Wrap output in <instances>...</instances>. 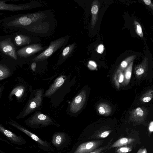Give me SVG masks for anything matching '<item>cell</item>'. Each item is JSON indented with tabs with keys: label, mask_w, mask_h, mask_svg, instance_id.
<instances>
[{
	"label": "cell",
	"mask_w": 153,
	"mask_h": 153,
	"mask_svg": "<svg viewBox=\"0 0 153 153\" xmlns=\"http://www.w3.org/2000/svg\"><path fill=\"white\" fill-rule=\"evenodd\" d=\"M44 94V90L42 88L33 90L23 109L16 118H23L34 111L41 108Z\"/></svg>",
	"instance_id": "cell-1"
},
{
	"label": "cell",
	"mask_w": 153,
	"mask_h": 153,
	"mask_svg": "<svg viewBox=\"0 0 153 153\" xmlns=\"http://www.w3.org/2000/svg\"><path fill=\"white\" fill-rule=\"evenodd\" d=\"M24 122L29 127L32 128L40 129L51 125L59 126L49 116L39 111H36L33 115Z\"/></svg>",
	"instance_id": "cell-2"
},
{
	"label": "cell",
	"mask_w": 153,
	"mask_h": 153,
	"mask_svg": "<svg viewBox=\"0 0 153 153\" xmlns=\"http://www.w3.org/2000/svg\"><path fill=\"white\" fill-rule=\"evenodd\" d=\"M7 122L9 124L24 133L35 141L39 148L42 150L46 152L54 151L55 149L52 146L51 143L42 139L12 119H10L9 121Z\"/></svg>",
	"instance_id": "cell-3"
},
{
	"label": "cell",
	"mask_w": 153,
	"mask_h": 153,
	"mask_svg": "<svg viewBox=\"0 0 153 153\" xmlns=\"http://www.w3.org/2000/svg\"><path fill=\"white\" fill-rule=\"evenodd\" d=\"M65 40L63 38H60L52 42L48 48L33 59L32 60L34 61H41L48 58L62 45Z\"/></svg>",
	"instance_id": "cell-4"
},
{
	"label": "cell",
	"mask_w": 153,
	"mask_h": 153,
	"mask_svg": "<svg viewBox=\"0 0 153 153\" xmlns=\"http://www.w3.org/2000/svg\"><path fill=\"white\" fill-rule=\"evenodd\" d=\"M43 17V14L42 13L38 12L27 14L11 22L10 24L26 26L35 22Z\"/></svg>",
	"instance_id": "cell-5"
},
{
	"label": "cell",
	"mask_w": 153,
	"mask_h": 153,
	"mask_svg": "<svg viewBox=\"0 0 153 153\" xmlns=\"http://www.w3.org/2000/svg\"><path fill=\"white\" fill-rule=\"evenodd\" d=\"M0 132L8 140L14 144L22 145L26 143V140L23 137L17 135L5 128L1 124H0Z\"/></svg>",
	"instance_id": "cell-6"
},
{
	"label": "cell",
	"mask_w": 153,
	"mask_h": 153,
	"mask_svg": "<svg viewBox=\"0 0 153 153\" xmlns=\"http://www.w3.org/2000/svg\"><path fill=\"white\" fill-rule=\"evenodd\" d=\"M67 134L62 132H57L51 137V143L54 148L57 150L62 149L67 140Z\"/></svg>",
	"instance_id": "cell-7"
},
{
	"label": "cell",
	"mask_w": 153,
	"mask_h": 153,
	"mask_svg": "<svg viewBox=\"0 0 153 153\" xmlns=\"http://www.w3.org/2000/svg\"><path fill=\"white\" fill-rule=\"evenodd\" d=\"M103 142L98 140L83 143L77 147L74 153H88L98 148Z\"/></svg>",
	"instance_id": "cell-8"
},
{
	"label": "cell",
	"mask_w": 153,
	"mask_h": 153,
	"mask_svg": "<svg viewBox=\"0 0 153 153\" xmlns=\"http://www.w3.org/2000/svg\"><path fill=\"white\" fill-rule=\"evenodd\" d=\"M0 48L3 53L15 60L17 59L15 47L10 38L1 41Z\"/></svg>",
	"instance_id": "cell-9"
},
{
	"label": "cell",
	"mask_w": 153,
	"mask_h": 153,
	"mask_svg": "<svg viewBox=\"0 0 153 153\" xmlns=\"http://www.w3.org/2000/svg\"><path fill=\"white\" fill-rule=\"evenodd\" d=\"M65 80V77L64 76L57 78L46 91L43 97H47L51 99L63 84Z\"/></svg>",
	"instance_id": "cell-10"
},
{
	"label": "cell",
	"mask_w": 153,
	"mask_h": 153,
	"mask_svg": "<svg viewBox=\"0 0 153 153\" xmlns=\"http://www.w3.org/2000/svg\"><path fill=\"white\" fill-rule=\"evenodd\" d=\"M43 49L39 44H33L23 48L17 52V55L21 57H26L31 56Z\"/></svg>",
	"instance_id": "cell-11"
},
{
	"label": "cell",
	"mask_w": 153,
	"mask_h": 153,
	"mask_svg": "<svg viewBox=\"0 0 153 153\" xmlns=\"http://www.w3.org/2000/svg\"><path fill=\"white\" fill-rule=\"evenodd\" d=\"M86 97V91H82L71 102L70 106V111L73 113L79 111L83 107L85 102Z\"/></svg>",
	"instance_id": "cell-12"
},
{
	"label": "cell",
	"mask_w": 153,
	"mask_h": 153,
	"mask_svg": "<svg viewBox=\"0 0 153 153\" xmlns=\"http://www.w3.org/2000/svg\"><path fill=\"white\" fill-rule=\"evenodd\" d=\"M30 6L27 5H15L12 4H6L1 1H0V10L15 11L27 9Z\"/></svg>",
	"instance_id": "cell-13"
},
{
	"label": "cell",
	"mask_w": 153,
	"mask_h": 153,
	"mask_svg": "<svg viewBox=\"0 0 153 153\" xmlns=\"http://www.w3.org/2000/svg\"><path fill=\"white\" fill-rule=\"evenodd\" d=\"M135 140L134 138L123 137L121 138L111 144L106 151L114 148H118L121 146L130 145Z\"/></svg>",
	"instance_id": "cell-14"
},
{
	"label": "cell",
	"mask_w": 153,
	"mask_h": 153,
	"mask_svg": "<svg viewBox=\"0 0 153 153\" xmlns=\"http://www.w3.org/2000/svg\"><path fill=\"white\" fill-rule=\"evenodd\" d=\"M25 91V88L23 85H18L14 88L11 91L9 96V100H12V97L14 95L17 100L22 98L24 95Z\"/></svg>",
	"instance_id": "cell-15"
},
{
	"label": "cell",
	"mask_w": 153,
	"mask_h": 153,
	"mask_svg": "<svg viewBox=\"0 0 153 153\" xmlns=\"http://www.w3.org/2000/svg\"><path fill=\"white\" fill-rule=\"evenodd\" d=\"M15 41L16 45L20 46L29 44L31 41L30 38L29 36L23 35H19L15 37Z\"/></svg>",
	"instance_id": "cell-16"
},
{
	"label": "cell",
	"mask_w": 153,
	"mask_h": 153,
	"mask_svg": "<svg viewBox=\"0 0 153 153\" xmlns=\"http://www.w3.org/2000/svg\"><path fill=\"white\" fill-rule=\"evenodd\" d=\"M99 112L102 115H109L111 113V109L110 106L105 103H102L98 107Z\"/></svg>",
	"instance_id": "cell-17"
},
{
	"label": "cell",
	"mask_w": 153,
	"mask_h": 153,
	"mask_svg": "<svg viewBox=\"0 0 153 153\" xmlns=\"http://www.w3.org/2000/svg\"><path fill=\"white\" fill-rule=\"evenodd\" d=\"M10 75L9 69L6 66L0 65V80L1 81L8 77Z\"/></svg>",
	"instance_id": "cell-18"
},
{
	"label": "cell",
	"mask_w": 153,
	"mask_h": 153,
	"mask_svg": "<svg viewBox=\"0 0 153 153\" xmlns=\"http://www.w3.org/2000/svg\"><path fill=\"white\" fill-rule=\"evenodd\" d=\"M129 145L117 148L116 150V152L117 153H127L131 152L132 150V147Z\"/></svg>",
	"instance_id": "cell-19"
},
{
	"label": "cell",
	"mask_w": 153,
	"mask_h": 153,
	"mask_svg": "<svg viewBox=\"0 0 153 153\" xmlns=\"http://www.w3.org/2000/svg\"><path fill=\"white\" fill-rule=\"evenodd\" d=\"M113 139H111L105 146L101 147L88 153H105L109 146L111 144Z\"/></svg>",
	"instance_id": "cell-20"
},
{
	"label": "cell",
	"mask_w": 153,
	"mask_h": 153,
	"mask_svg": "<svg viewBox=\"0 0 153 153\" xmlns=\"http://www.w3.org/2000/svg\"><path fill=\"white\" fill-rule=\"evenodd\" d=\"M134 24L136 27V30L137 33L140 37H142L143 34L140 25L137 21H135Z\"/></svg>",
	"instance_id": "cell-21"
},
{
	"label": "cell",
	"mask_w": 153,
	"mask_h": 153,
	"mask_svg": "<svg viewBox=\"0 0 153 153\" xmlns=\"http://www.w3.org/2000/svg\"><path fill=\"white\" fill-rule=\"evenodd\" d=\"M133 64L132 62L130 64L128 68L126 69L125 74V77L126 79L128 80L129 79L131 76V68H132Z\"/></svg>",
	"instance_id": "cell-22"
},
{
	"label": "cell",
	"mask_w": 153,
	"mask_h": 153,
	"mask_svg": "<svg viewBox=\"0 0 153 153\" xmlns=\"http://www.w3.org/2000/svg\"><path fill=\"white\" fill-rule=\"evenodd\" d=\"M111 131H106L98 134L97 137L100 138H105L108 137L111 132Z\"/></svg>",
	"instance_id": "cell-23"
},
{
	"label": "cell",
	"mask_w": 153,
	"mask_h": 153,
	"mask_svg": "<svg viewBox=\"0 0 153 153\" xmlns=\"http://www.w3.org/2000/svg\"><path fill=\"white\" fill-rule=\"evenodd\" d=\"M99 7L97 5H93L91 8V13L93 15H96L98 11Z\"/></svg>",
	"instance_id": "cell-24"
},
{
	"label": "cell",
	"mask_w": 153,
	"mask_h": 153,
	"mask_svg": "<svg viewBox=\"0 0 153 153\" xmlns=\"http://www.w3.org/2000/svg\"><path fill=\"white\" fill-rule=\"evenodd\" d=\"M88 66L90 69L94 70L96 68L97 65L95 62L94 61H90L89 62Z\"/></svg>",
	"instance_id": "cell-25"
},
{
	"label": "cell",
	"mask_w": 153,
	"mask_h": 153,
	"mask_svg": "<svg viewBox=\"0 0 153 153\" xmlns=\"http://www.w3.org/2000/svg\"><path fill=\"white\" fill-rule=\"evenodd\" d=\"M135 113L138 116L141 117L143 115V112L142 109L140 107L136 108Z\"/></svg>",
	"instance_id": "cell-26"
},
{
	"label": "cell",
	"mask_w": 153,
	"mask_h": 153,
	"mask_svg": "<svg viewBox=\"0 0 153 153\" xmlns=\"http://www.w3.org/2000/svg\"><path fill=\"white\" fill-rule=\"evenodd\" d=\"M129 58H128L126 60L123 61L120 64V68L122 69H124L126 68L128 64V61Z\"/></svg>",
	"instance_id": "cell-27"
},
{
	"label": "cell",
	"mask_w": 153,
	"mask_h": 153,
	"mask_svg": "<svg viewBox=\"0 0 153 153\" xmlns=\"http://www.w3.org/2000/svg\"><path fill=\"white\" fill-rule=\"evenodd\" d=\"M70 48L69 46H68L65 48L62 51V55L63 56H67L69 53Z\"/></svg>",
	"instance_id": "cell-28"
},
{
	"label": "cell",
	"mask_w": 153,
	"mask_h": 153,
	"mask_svg": "<svg viewBox=\"0 0 153 153\" xmlns=\"http://www.w3.org/2000/svg\"><path fill=\"white\" fill-rule=\"evenodd\" d=\"M104 49V47L103 45L100 44L98 47L97 51L98 53L101 54L103 52Z\"/></svg>",
	"instance_id": "cell-29"
},
{
	"label": "cell",
	"mask_w": 153,
	"mask_h": 153,
	"mask_svg": "<svg viewBox=\"0 0 153 153\" xmlns=\"http://www.w3.org/2000/svg\"><path fill=\"white\" fill-rule=\"evenodd\" d=\"M144 70L143 68H140L137 69L136 71V73L137 75H140L143 73Z\"/></svg>",
	"instance_id": "cell-30"
},
{
	"label": "cell",
	"mask_w": 153,
	"mask_h": 153,
	"mask_svg": "<svg viewBox=\"0 0 153 153\" xmlns=\"http://www.w3.org/2000/svg\"><path fill=\"white\" fill-rule=\"evenodd\" d=\"M137 153H147V150L146 148L140 149Z\"/></svg>",
	"instance_id": "cell-31"
},
{
	"label": "cell",
	"mask_w": 153,
	"mask_h": 153,
	"mask_svg": "<svg viewBox=\"0 0 153 153\" xmlns=\"http://www.w3.org/2000/svg\"><path fill=\"white\" fill-rule=\"evenodd\" d=\"M119 75L118 81L119 83H121L123 80L124 76L121 73H120Z\"/></svg>",
	"instance_id": "cell-32"
},
{
	"label": "cell",
	"mask_w": 153,
	"mask_h": 153,
	"mask_svg": "<svg viewBox=\"0 0 153 153\" xmlns=\"http://www.w3.org/2000/svg\"><path fill=\"white\" fill-rule=\"evenodd\" d=\"M151 99V98L150 97H144L142 100L144 102H149Z\"/></svg>",
	"instance_id": "cell-33"
},
{
	"label": "cell",
	"mask_w": 153,
	"mask_h": 153,
	"mask_svg": "<svg viewBox=\"0 0 153 153\" xmlns=\"http://www.w3.org/2000/svg\"><path fill=\"white\" fill-rule=\"evenodd\" d=\"M36 62H33L31 65V68L33 71H36Z\"/></svg>",
	"instance_id": "cell-34"
},
{
	"label": "cell",
	"mask_w": 153,
	"mask_h": 153,
	"mask_svg": "<svg viewBox=\"0 0 153 153\" xmlns=\"http://www.w3.org/2000/svg\"><path fill=\"white\" fill-rule=\"evenodd\" d=\"M149 130L150 132L153 131V121L150 124Z\"/></svg>",
	"instance_id": "cell-35"
},
{
	"label": "cell",
	"mask_w": 153,
	"mask_h": 153,
	"mask_svg": "<svg viewBox=\"0 0 153 153\" xmlns=\"http://www.w3.org/2000/svg\"><path fill=\"white\" fill-rule=\"evenodd\" d=\"M143 1L144 2V3L147 5H150L151 3V1L150 0H144Z\"/></svg>",
	"instance_id": "cell-36"
},
{
	"label": "cell",
	"mask_w": 153,
	"mask_h": 153,
	"mask_svg": "<svg viewBox=\"0 0 153 153\" xmlns=\"http://www.w3.org/2000/svg\"><path fill=\"white\" fill-rule=\"evenodd\" d=\"M0 153H5L4 152L0 150Z\"/></svg>",
	"instance_id": "cell-37"
},
{
	"label": "cell",
	"mask_w": 153,
	"mask_h": 153,
	"mask_svg": "<svg viewBox=\"0 0 153 153\" xmlns=\"http://www.w3.org/2000/svg\"></svg>",
	"instance_id": "cell-38"
},
{
	"label": "cell",
	"mask_w": 153,
	"mask_h": 153,
	"mask_svg": "<svg viewBox=\"0 0 153 153\" xmlns=\"http://www.w3.org/2000/svg\"></svg>",
	"instance_id": "cell-39"
}]
</instances>
